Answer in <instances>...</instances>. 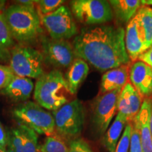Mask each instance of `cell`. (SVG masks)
I'll return each mask as SVG.
<instances>
[{
    "mask_svg": "<svg viewBox=\"0 0 152 152\" xmlns=\"http://www.w3.org/2000/svg\"><path fill=\"white\" fill-rule=\"evenodd\" d=\"M123 27L109 25L82 28L73 40L76 56L89 63L101 72L130 63L125 44Z\"/></svg>",
    "mask_w": 152,
    "mask_h": 152,
    "instance_id": "1",
    "label": "cell"
},
{
    "mask_svg": "<svg viewBox=\"0 0 152 152\" xmlns=\"http://www.w3.org/2000/svg\"><path fill=\"white\" fill-rule=\"evenodd\" d=\"M72 96L65 77L59 70L43 73L37 78L34 89L36 103L53 111L71 102Z\"/></svg>",
    "mask_w": 152,
    "mask_h": 152,
    "instance_id": "2",
    "label": "cell"
},
{
    "mask_svg": "<svg viewBox=\"0 0 152 152\" xmlns=\"http://www.w3.org/2000/svg\"><path fill=\"white\" fill-rule=\"evenodd\" d=\"M4 14L11 35L19 42H33L42 33L40 17L33 7L16 4L6 9Z\"/></svg>",
    "mask_w": 152,
    "mask_h": 152,
    "instance_id": "3",
    "label": "cell"
},
{
    "mask_svg": "<svg viewBox=\"0 0 152 152\" xmlns=\"http://www.w3.org/2000/svg\"><path fill=\"white\" fill-rule=\"evenodd\" d=\"M9 61V67L16 76L38 78L44 73V58L41 52L24 44L13 47Z\"/></svg>",
    "mask_w": 152,
    "mask_h": 152,
    "instance_id": "4",
    "label": "cell"
},
{
    "mask_svg": "<svg viewBox=\"0 0 152 152\" xmlns=\"http://www.w3.org/2000/svg\"><path fill=\"white\" fill-rule=\"evenodd\" d=\"M13 115L18 122L39 134L52 135L55 131L53 115L36 102H25L17 106Z\"/></svg>",
    "mask_w": 152,
    "mask_h": 152,
    "instance_id": "5",
    "label": "cell"
},
{
    "mask_svg": "<svg viewBox=\"0 0 152 152\" xmlns=\"http://www.w3.org/2000/svg\"><path fill=\"white\" fill-rule=\"evenodd\" d=\"M55 129L66 138L77 137L83 130L85 113L83 104L78 99L72 100L52 112Z\"/></svg>",
    "mask_w": 152,
    "mask_h": 152,
    "instance_id": "6",
    "label": "cell"
},
{
    "mask_svg": "<svg viewBox=\"0 0 152 152\" xmlns=\"http://www.w3.org/2000/svg\"><path fill=\"white\" fill-rule=\"evenodd\" d=\"M70 4L74 16L84 25L103 24L113 19L111 5L105 0H74Z\"/></svg>",
    "mask_w": 152,
    "mask_h": 152,
    "instance_id": "7",
    "label": "cell"
},
{
    "mask_svg": "<svg viewBox=\"0 0 152 152\" xmlns=\"http://www.w3.org/2000/svg\"><path fill=\"white\" fill-rule=\"evenodd\" d=\"M41 23L50 38L56 40H67L77 33V28L71 11L62 5L47 15H42Z\"/></svg>",
    "mask_w": 152,
    "mask_h": 152,
    "instance_id": "8",
    "label": "cell"
},
{
    "mask_svg": "<svg viewBox=\"0 0 152 152\" xmlns=\"http://www.w3.org/2000/svg\"><path fill=\"white\" fill-rule=\"evenodd\" d=\"M41 42L44 64L55 70L68 68L77 58L73 46L67 40H56L45 37Z\"/></svg>",
    "mask_w": 152,
    "mask_h": 152,
    "instance_id": "9",
    "label": "cell"
},
{
    "mask_svg": "<svg viewBox=\"0 0 152 152\" xmlns=\"http://www.w3.org/2000/svg\"><path fill=\"white\" fill-rule=\"evenodd\" d=\"M121 90L102 94L95 99L92 105V121L100 134H104L118 111V102Z\"/></svg>",
    "mask_w": 152,
    "mask_h": 152,
    "instance_id": "10",
    "label": "cell"
},
{
    "mask_svg": "<svg viewBox=\"0 0 152 152\" xmlns=\"http://www.w3.org/2000/svg\"><path fill=\"white\" fill-rule=\"evenodd\" d=\"M7 152H38L37 134L24 125L12 128L7 134Z\"/></svg>",
    "mask_w": 152,
    "mask_h": 152,
    "instance_id": "11",
    "label": "cell"
},
{
    "mask_svg": "<svg viewBox=\"0 0 152 152\" xmlns=\"http://www.w3.org/2000/svg\"><path fill=\"white\" fill-rule=\"evenodd\" d=\"M143 103V96L130 83L121 90L118 102V113L126 118L128 122L132 123L137 115Z\"/></svg>",
    "mask_w": 152,
    "mask_h": 152,
    "instance_id": "12",
    "label": "cell"
},
{
    "mask_svg": "<svg viewBox=\"0 0 152 152\" xmlns=\"http://www.w3.org/2000/svg\"><path fill=\"white\" fill-rule=\"evenodd\" d=\"M125 44L127 53L132 61H136L140 55L148 50L143 32L134 16L126 26Z\"/></svg>",
    "mask_w": 152,
    "mask_h": 152,
    "instance_id": "13",
    "label": "cell"
},
{
    "mask_svg": "<svg viewBox=\"0 0 152 152\" xmlns=\"http://www.w3.org/2000/svg\"><path fill=\"white\" fill-rule=\"evenodd\" d=\"M130 80L132 86L143 96L152 95V70L147 64L136 61L130 68Z\"/></svg>",
    "mask_w": 152,
    "mask_h": 152,
    "instance_id": "14",
    "label": "cell"
},
{
    "mask_svg": "<svg viewBox=\"0 0 152 152\" xmlns=\"http://www.w3.org/2000/svg\"><path fill=\"white\" fill-rule=\"evenodd\" d=\"M123 65L106 71L102 77L100 92L102 94L112 92L116 90H122L130 77V66Z\"/></svg>",
    "mask_w": 152,
    "mask_h": 152,
    "instance_id": "15",
    "label": "cell"
},
{
    "mask_svg": "<svg viewBox=\"0 0 152 152\" xmlns=\"http://www.w3.org/2000/svg\"><path fill=\"white\" fill-rule=\"evenodd\" d=\"M151 100L145 99L143 101L140 111L133 121L137 126L143 152H152V137L149 127Z\"/></svg>",
    "mask_w": 152,
    "mask_h": 152,
    "instance_id": "16",
    "label": "cell"
},
{
    "mask_svg": "<svg viewBox=\"0 0 152 152\" xmlns=\"http://www.w3.org/2000/svg\"><path fill=\"white\" fill-rule=\"evenodd\" d=\"M34 89V83L31 79L15 75L1 92L14 102H25L30 97Z\"/></svg>",
    "mask_w": 152,
    "mask_h": 152,
    "instance_id": "17",
    "label": "cell"
},
{
    "mask_svg": "<svg viewBox=\"0 0 152 152\" xmlns=\"http://www.w3.org/2000/svg\"><path fill=\"white\" fill-rule=\"evenodd\" d=\"M88 64L82 58H76L68 68L65 79L72 94H75L85 80L89 73Z\"/></svg>",
    "mask_w": 152,
    "mask_h": 152,
    "instance_id": "18",
    "label": "cell"
},
{
    "mask_svg": "<svg viewBox=\"0 0 152 152\" xmlns=\"http://www.w3.org/2000/svg\"><path fill=\"white\" fill-rule=\"evenodd\" d=\"M109 2L115 18L123 23L130 21L142 5L140 0H111Z\"/></svg>",
    "mask_w": 152,
    "mask_h": 152,
    "instance_id": "19",
    "label": "cell"
},
{
    "mask_svg": "<svg viewBox=\"0 0 152 152\" xmlns=\"http://www.w3.org/2000/svg\"><path fill=\"white\" fill-rule=\"evenodd\" d=\"M128 123V120L124 115L120 113H117L115 120L106 130L103 138V144L108 151L114 152L115 151Z\"/></svg>",
    "mask_w": 152,
    "mask_h": 152,
    "instance_id": "20",
    "label": "cell"
},
{
    "mask_svg": "<svg viewBox=\"0 0 152 152\" xmlns=\"http://www.w3.org/2000/svg\"><path fill=\"white\" fill-rule=\"evenodd\" d=\"M4 1H0V61L9 59L10 52L15 46L14 39L11 35L4 18Z\"/></svg>",
    "mask_w": 152,
    "mask_h": 152,
    "instance_id": "21",
    "label": "cell"
},
{
    "mask_svg": "<svg viewBox=\"0 0 152 152\" xmlns=\"http://www.w3.org/2000/svg\"><path fill=\"white\" fill-rule=\"evenodd\" d=\"M137 20L143 32L148 49L152 47V8L142 7L135 14Z\"/></svg>",
    "mask_w": 152,
    "mask_h": 152,
    "instance_id": "22",
    "label": "cell"
},
{
    "mask_svg": "<svg viewBox=\"0 0 152 152\" xmlns=\"http://www.w3.org/2000/svg\"><path fill=\"white\" fill-rule=\"evenodd\" d=\"M38 152H68V146L64 137L54 133L47 136L44 144L38 148Z\"/></svg>",
    "mask_w": 152,
    "mask_h": 152,
    "instance_id": "23",
    "label": "cell"
},
{
    "mask_svg": "<svg viewBox=\"0 0 152 152\" xmlns=\"http://www.w3.org/2000/svg\"><path fill=\"white\" fill-rule=\"evenodd\" d=\"M132 130V123H127L125 130L123 131L122 136L120 139L118 143L114 152H129L130 146L131 134Z\"/></svg>",
    "mask_w": 152,
    "mask_h": 152,
    "instance_id": "24",
    "label": "cell"
},
{
    "mask_svg": "<svg viewBox=\"0 0 152 152\" xmlns=\"http://www.w3.org/2000/svg\"><path fill=\"white\" fill-rule=\"evenodd\" d=\"M64 2L63 0H40L36 1L38 4L42 15H47L56 10Z\"/></svg>",
    "mask_w": 152,
    "mask_h": 152,
    "instance_id": "25",
    "label": "cell"
},
{
    "mask_svg": "<svg viewBox=\"0 0 152 152\" xmlns=\"http://www.w3.org/2000/svg\"><path fill=\"white\" fill-rule=\"evenodd\" d=\"M15 74L9 66L0 64V90H4L14 78Z\"/></svg>",
    "mask_w": 152,
    "mask_h": 152,
    "instance_id": "26",
    "label": "cell"
},
{
    "mask_svg": "<svg viewBox=\"0 0 152 152\" xmlns=\"http://www.w3.org/2000/svg\"><path fill=\"white\" fill-rule=\"evenodd\" d=\"M129 152H143L137 126L134 122H132V130Z\"/></svg>",
    "mask_w": 152,
    "mask_h": 152,
    "instance_id": "27",
    "label": "cell"
},
{
    "mask_svg": "<svg viewBox=\"0 0 152 152\" xmlns=\"http://www.w3.org/2000/svg\"><path fill=\"white\" fill-rule=\"evenodd\" d=\"M68 152H94L88 144L80 139L72 141L68 146Z\"/></svg>",
    "mask_w": 152,
    "mask_h": 152,
    "instance_id": "28",
    "label": "cell"
},
{
    "mask_svg": "<svg viewBox=\"0 0 152 152\" xmlns=\"http://www.w3.org/2000/svg\"><path fill=\"white\" fill-rule=\"evenodd\" d=\"M138 59L147 64L152 70V47L140 55Z\"/></svg>",
    "mask_w": 152,
    "mask_h": 152,
    "instance_id": "29",
    "label": "cell"
},
{
    "mask_svg": "<svg viewBox=\"0 0 152 152\" xmlns=\"http://www.w3.org/2000/svg\"><path fill=\"white\" fill-rule=\"evenodd\" d=\"M7 135L6 134L4 128L0 123V148L2 149H5L7 148Z\"/></svg>",
    "mask_w": 152,
    "mask_h": 152,
    "instance_id": "30",
    "label": "cell"
},
{
    "mask_svg": "<svg viewBox=\"0 0 152 152\" xmlns=\"http://www.w3.org/2000/svg\"><path fill=\"white\" fill-rule=\"evenodd\" d=\"M36 1H23V0H20V1H17V3H18L19 4H22L25 6H29V7H33V4H35Z\"/></svg>",
    "mask_w": 152,
    "mask_h": 152,
    "instance_id": "31",
    "label": "cell"
},
{
    "mask_svg": "<svg viewBox=\"0 0 152 152\" xmlns=\"http://www.w3.org/2000/svg\"><path fill=\"white\" fill-rule=\"evenodd\" d=\"M150 100H151V111H150L149 127H150V130H151V134L152 137V99H150Z\"/></svg>",
    "mask_w": 152,
    "mask_h": 152,
    "instance_id": "32",
    "label": "cell"
},
{
    "mask_svg": "<svg viewBox=\"0 0 152 152\" xmlns=\"http://www.w3.org/2000/svg\"><path fill=\"white\" fill-rule=\"evenodd\" d=\"M142 7H149L152 5V0H141Z\"/></svg>",
    "mask_w": 152,
    "mask_h": 152,
    "instance_id": "33",
    "label": "cell"
},
{
    "mask_svg": "<svg viewBox=\"0 0 152 152\" xmlns=\"http://www.w3.org/2000/svg\"><path fill=\"white\" fill-rule=\"evenodd\" d=\"M0 152H7V150L2 149H1V148H0Z\"/></svg>",
    "mask_w": 152,
    "mask_h": 152,
    "instance_id": "34",
    "label": "cell"
}]
</instances>
